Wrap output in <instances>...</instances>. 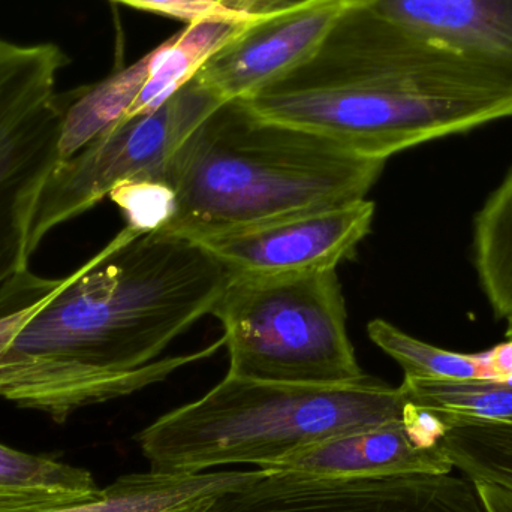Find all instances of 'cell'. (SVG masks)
<instances>
[{"label": "cell", "instance_id": "cell-24", "mask_svg": "<svg viewBox=\"0 0 512 512\" xmlns=\"http://www.w3.org/2000/svg\"><path fill=\"white\" fill-rule=\"evenodd\" d=\"M225 8L252 20H268L301 8L313 0H215Z\"/></svg>", "mask_w": 512, "mask_h": 512}, {"label": "cell", "instance_id": "cell-9", "mask_svg": "<svg viewBox=\"0 0 512 512\" xmlns=\"http://www.w3.org/2000/svg\"><path fill=\"white\" fill-rule=\"evenodd\" d=\"M375 203L360 200L194 240L234 276L336 270L369 236Z\"/></svg>", "mask_w": 512, "mask_h": 512}, {"label": "cell", "instance_id": "cell-23", "mask_svg": "<svg viewBox=\"0 0 512 512\" xmlns=\"http://www.w3.org/2000/svg\"><path fill=\"white\" fill-rule=\"evenodd\" d=\"M84 502L89 501L65 493L0 489V512H44Z\"/></svg>", "mask_w": 512, "mask_h": 512}, {"label": "cell", "instance_id": "cell-1", "mask_svg": "<svg viewBox=\"0 0 512 512\" xmlns=\"http://www.w3.org/2000/svg\"><path fill=\"white\" fill-rule=\"evenodd\" d=\"M228 271L194 240L126 225L69 276L0 352V399L65 423L78 409L144 390L203 351L156 360L212 315Z\"/></svg>", "mask_w": 512, "mask_h": 512}, {"label": "cell", "instance_id": "cell-25", "mask_svg": "<svg viewBox=\"0 0 512 512\" xmlns=\"http://www.w3.org/2000/svg\"><path fill=\"white\" fill-rule=\"evenodd\" d=\"M62 283H60V285H62ZM56 289H54L53 292H50L47 297L36 301V303L30 304V306L24 307V309L17 310V312L11 313V315L0 318V352H2L3 349L12 342V339L17 336L18 331H20L21 328H23L24 325H26L33 316H35V313L38 312L45 303H47L48 298L56 292Z\"/></svg>", "mask_w": 512, "mask_h": 512}, {"label": "cell", "instance_id": "cell-27", "mask_svg": "<svg viewBox=\"0 0 512 512\" xmlns=\"http://www.w3.org/2000/svg\"><path fill=\"white\" fill-rule=\"evenodd\" d=\"M508 325H507V333H505V337H507L508 340H512V318L507 319Z\"/></svg>", "mask_w": 512, "mask_h": 512}, {"label": "cell", "instance_id": "cell-18", "mask_svg": "<svg viewBox=\"0 0 512 512\" xmlns=\"http://www.w3.org/2000/svg\"><path fill=\"white\" fill-rule=\"evenodd\" d=\"M474 261L498 318H512V170L475 218Z\"/></svg>", "mask_w": 512, "mask_h": 512}, {"label": "cell", "instance_id": "cell-2", "mask_svg": "<svg viewBox=\"0 0 512 512\" xmlns=\"http://www.w3.org/2000/svg\"><path fill=\"white\" fill-rule=\"evenodd\" d=\"M237 99L382 161L512 116V84L369 6L343 15L306 62Z\"/></svg>", "mask_w": 512, "mask_h": 512}, {"label": "cell", "instance_id": "cell-7", "mask_svg": "<svg viewBox=\"0 0 512 512\" xmlns=\"http://www.w3.org/2000/svg\"><path fill=\"white\" fill-rule=\"evenodd\" d=\"M222 104L192 78L158 110L122 120L71 158L57 162L36 203L29 255L54 228L93 209L120 183L167 182L176 150Z\"/></svg>", "mask_w": 512, "mask_h": 512}, {"label": "cell", "instance_id": "cell-15", "mask_svg": "<svg viewBox=\"0 0 512 512\" xmlns=\"http://www.w3.org/2000/svg\"><path fill=\"white\" fill-rule=\"evenodd\" d=\"M150 53L95 86L71 93L63 119L59 161L71 158L122 122L149 75Z\"/></svg>", "mask_w": 512, "mask_h": 512}, {"label": "cell", "instance_id": "cell-19", "mask_svg": "<svg viewBox=\"0 0 512 512\" xmlns=\"http://www.w3.org/2000/svg\"><path fill=\"white\" fill-rule=\"evenodd\" d=\"M441 447L460 474L512 492V426L451 427L442 436Z\"/></svg>", "mask_w": 512, "mask_h": 512}, {"label": "cell", "instance_id": "cell-6", "mask_svg": "<svg viewBox=\"0 0 512 512\" xmlns=\"http://www.w3.org/2000/svg\"><path fill=\"white\" fill-rule=\"evenodd\" d=\"M66 63L57 45L0 39V318L62 283L29 270V237L39 195L59 162L71 93L59 95L56 80Z\"/></svg>", "mask_w": 512, "mask_h": 512}, {"label": "cell", "instance_id": "cell-4", "mask_svg": "<svg viewBox=\"0 0 512 512\" xmlns=\"http://www.w3.org/2000/svg\"><path fill=\"white\" fill-rule=\"evenodd\" d=\"M402 388L367 378L349 385L255 381L227 375L209 393L141 430L150 471L197 474L218 466L270 468L336 436L402 421Z\"/></svg>", "mask_w": 512, "mask_h": 512}, {"label": "cell", "instance_id": "cell-22", "mask_svg": "<svg viewBox=\"0 0 512 512\" xmlns=\"http://www.w3.org/2000/svg\"><path fill=\"white\" fill-rule=\"evenodd\" d=\"M132 8L168 15L194 23L200 20L259 21L237 14L215 0H116Z\"/></svg>", "mask_w": 512, "mask_h": 512}, {"label": "cell", "instance_id": "cell-17", "mask_svg": "<svg viewBox=\"0 0 512 512\" xmlns=\"http://www.w3.org/2000/svg\"><path fill=\"white\" fill-rule=\"evenodd\" d=\"M370 340L390 355L405 372V378L429 381H501L493 349L480 354H462L429 345L409 336L384 319L367 325Z\"/></svg>", "mask_w": 512, "mask_h": 512}, {"label": "cell", "instance_id": "cell-3", "mask_svg": "<svg viewBox=\"0 0 512 512\" xmlns=\"http://www.w3.org/2000/svg\"><path fill=\"white\" fill-rule=\"evenodd\" d=\"M385 162L261 119L233 99L171 158L177 210L164 231L198 240L346 206L366 198Z\"/></svg>", "mask_w": 512, "mask_h": 512}, {"label": "cell", "instance_id": "cell-26", "mask_svg": "<svg viewBox=\"0 0 512 512\" xmlns=\"http://www.w3.org/2000/svg\"><path fill=\"white\" fill-rule=\"evenodd\" d=\"M489 512H512V492L493 484L477 483Z\"/></svg>", "mask_w": 512, "mask_h": 512}, {"label": "cell", "instance_id": "cell-20", "mask_svg": "<svg viewBox=\"0 0 512 512\" xmlns=\"http://www.w3.org/2000/svg\"><path fill=\"white\" fill-rule=\"evenodd\" d=\"M0 489L23 492L65 493L86 501L102 495L86 469L66 465L50 457L21 453L0 444Z\"/></svg>", "mask_w": 512, "mask_h": 512}, {"label": "cell", "instance_id": "cell-16", "mask_svg": "<svg viewBox=\"0 0 512 512\" xmlns=\"http://www.w3.org/2000/svg\"><path fill=\"white\" fill-rule=\"evenodd\" d=\"M406 400L435 415L445 430L471 424L512 426V381L403 379Z\"/></svg>", "mask_w": 512, "mask_h": 512}, {"label": "cell", "instance_id": "cell-14", "mask_svg": "<svg viewBox=\"0 0 512 512\" xmlns=\"http://www.w3.org/2000/svg\"><path fill=\"white\" fill-rule=\"evenodd\" d=\"M255 23L258 21L207 18L189 23L182 32L162 42L150 51L149 75L125 119L158 110L198 74L213 54Z\"/></svg>", "mask_w": 512, "mask_h": 512}, {"label": "cell", "instance_id": "cell-12", "mask_svg": "<svg viewBox=\"0 0 512 512\" xmlns=\"http://www.w3.org/2000/svg\"><path fill=\"white\" fill-rule=\"evenodd\" d=\"M267 469L331 477L450 474L454 471L441 444L421 438L405 423V418L300 448Z\"/></svg>", "mask_w": 512, "mask_h": 512}, {"label": "cell", "instance_id": "cell-13", "mask_svg": "<svg viewBox=\"0 0 512 512\" xmlns=\"http://www.w3.org/2000/svg\"><path fill=\"white\" fill-rule=\"evenodd\" d=\"M261 474L262 469L197 474L149 469L117 478L95 501L44 512H206L219 496Z\"/></svg>", "mask_w": 512, "mask_h": 512}, {"label": "cell", "instance_id": "cell-10", "mask_svg": "<svg viewBox=\"0 0 512 512\" xmlns=\"http://www.w3.org/2000/svg\"><path fill=\"white\" fill-rule=\"evenodd\" d=\"M370 0H313L252 24L213 54L195 80L219 101L243 98L306 62L343 15Z\"/></svg>", "mask_w": 512, "mask_h": 512}, {"label": "cell", "instance_id": "cell-11", "mask_svg": "<svg viewBox=\"0 0 512 512\" xmlns=\"http://www.w3.org/2000/svg\"><path fill=\"white\" fill-rule=\"evenodd\" d=\"M369 8L512 84V0H370Z\"/></svg>", "mask_w": 512, "mask_h": 512}, {"label": "cell", "instance_id": "cell-8", "mask_svg": "<svg viewBox=\"0 0 512 512\" xmlns=\"http://www.w3.org/2000/svg\"><path fill=\"white\" fill-rule=\"evenodd\" d=\"M206 512H489L465 475L331 477L262 469Z\"/></svg>", "mask_w": 512, "mask_h": 512}, {"label": "cell", "instance_id": "cell-5", "mask_svg": "<svg viewBox=\"0 0 512 512\" xmlns=\"http://www.w3.org/2000/svg\"><path fill=\"white\" fill-rule=\"evenodd\" d=\"M224 327L228 375L304 385L363 382L346 330L336 270L228 276L213 307Z\"/></svg>", "mask_w": 512, "mask_h": 512}, {"label": "cell", "instance_id": "cell-21", "mask_svg": "<svg viewBox=\"0 0 512 512\" xmlns=\"http://www.w3.org/2000/svg\"><path fill=\"white\" fill-rule=\"evenodd\" d=\"M122 210L126 225L141 233L167 228L176 216V192L162 180H129L108 195Z\"/></svg>", "mask_w": 512, "mask_h": 512}]
</instances>
